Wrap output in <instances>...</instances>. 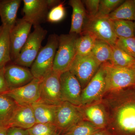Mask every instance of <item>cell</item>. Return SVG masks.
Returning <instances> with one entry per match:
<instances>
[{
	"mask_svg": "<svg viewBox=\"0 0 135 135\" xmlns=\"http://www.w3.org/2000/svg\"><path fill=\"white\" fill-rule=\"evenodd\" d=\"M96 40L95 37L89 33H81L76 40L77 55L84 56L91 54Z\"/></svg>",
	"mask_w": 135,
	"mask_h": 135,
	"instance_id": "cb8c5ba5",
	"label": "cell"
},
{
	"mask_svg": "<svg viewBox=\"0 0 135 135\" xmlns=\"http://www.w3.org/2000/svg\"><path fill=\"white\" fill-rule=\"evenodd\" d=\"M55 135H64L60 134H56Z\"/></svg>",
	"mask_w": 135,
	"mask_h": 135,
	"instance_id": "f35d334b",
	"label": "cell"
},
{
	"mask_svg": "<svg viewBox=\"0 0 135 135\" xmlns=\"http://www.w3.org/2000/svg\"><path fill=\"white\" fill-rule=\"evenodd\" d=\"M103 129L99 128L88 121L83 120L66 132L64 135H92Z\"/></svg>",
	"mask_w": 135,
	"mask_h": 135,
	"instance_id": "83f0119b",
	"label": "cell"
},
{
	"mask_svg": "<svg viewBox=\"0 0 135 135\" xmlns=\"http://www.w3.org/2000/svg\"><path fill=\"white\" fill-rule=\"evenodd\" d=\"M61 96L63 102H68L81 106L82 88L76 77L69 70L62 73L60 76Z\"/></svg>",
	"mask_w": 135,
	"mask_h": 135,
	"instance_id": "4fadbf2b",
	"label": "cell"
},
{
	"mask_svg": "<svg viewBox=\"0 0 135 135\" xmlns=\"http://www.w3.org/2000/svg\"><path fill=\"white\" fill-rule=\"evenodd\" d=\"M23 18L34 26L47 22L50 9L47 0H24Z\"/></svg>",
	"mask_w": 135,
	"mask_h": 135,
	"instance_id": "5bb4252c",
	"label": "cell"
},
{
	"mask_svg": "<svg viewBox=\"0 0 135 135\" xmlns=\"http://www.w3.org/2000/svg\"><path fill=\"white\" fill-rule=\"evenodd\" d=\"M19 55L13 63L26 68L31 67L41 49V44L46 38L47 31L41 25L34 26Z\"/></svg>",
	"mask_w": 135,
	"mask_h": 135,
	"instance_id": "5b68a950",
	"label": "cell"
},
{
	"mask_svg": "<svg viewBox=\"0 0 135 135\" xmlns=\"http://www.w3.org/2000/svg\"><path fill=\"white\" fill-rule=\"evenodd\" d=\"M47 1L49 7L50 9L61 2L60 1L58 0H47Z\"/></svg>",
	"mask_w": 135,
	"mask_h": 135,
	"instance_id": "d590c367",
	"label": "cell"
},
{
	"mask_svg": "<svg viewBox=\"0 0 135 135\" xmlns=\"http://www.w3.org/2000/svg\"><path fill=\"white\" fill-rule=\"evenodd\" d=\"M65 15L66 10L64 2H61L49 11L47 22L50 23H58L65 18Z\"/></svg>",
	"mask_w": 135,
	"mask_h": 135,
	"instance_id": "4dcf8cb0",
	"label": "cell"
},
{
	"mask_svg": "<svg viewBox=\"0 0 135 135\" xmlns=\"http://www.w3.org/2000/svg\"><path fill=\"white\" fill-rule=\"evenodd\" d=\"M134 1L135 3V0H134ZM134 24H135V22H134Z\"/></svg>",
	"mask_w": 135,
	"mask_h": 135,
	"instance_id": "ab89813d",
	"label": "cell"
},
{
	"mask_svg": "<svg viewBox=\"0 0 135 135\" xmlns=\"http://www.w3.org/2000/svg\"><path fill=\"white\" fill-rule=\"evenodd\" d=\"M84 120L80 106L63 102L57 105L55 124L60 134Z\"/></svg>",
	"mask_w": 135,
	"mask_h": 135,
	"instance_id": "ba28073f",
	"label": "cell"
},
{
	"mask_svg": "<svg viewBox=\"0 0 135 135\" xmlns=\"http://www.w3.org/2000/svg\"><path fill=\"white\" fill-rule=\"evenodd\" d=\"M112 20L135 21V3L134 1L127 0L121 4L108 16Z\"/></svg>",
	"mask_w": 135,
	"mask_h": 135,
	"instance_id": "603a6c76",
	"label": "cell"
},
{
	"mask_svg": "<svg viewBox=\"0 0 135 135\" xmlns=\"http://www.w3.org/2000/svg\"><path fill=\"white\" fill-rule=\"evenodd\" d=\"M4 69H0V94H4L9 90L5 79Z\"/></svg>",
	"mask_w": 135,
	"mask_h": 135,
	"instance_id": "836d02e7",
	"label": "cell"
},
{
	"mask_svg": "<svg viewBox=\"0 0 135 135\" xmlns=\"http://www.w3.org/2000/svg\"><path fill=\"white\" fill-rule=\"evenodd\" d=\"M32 25L22 18L16 23L10 32L11 58L12 62L17 58L30 34Z\"/></svg>",
	"mask_w": 135,
	"mask_h": 135,
	"instance_id": "7c38bea8",
	"label": "cell"
},
{
	"mask_svg": "<svg viewBox=\"0 0 135 135\" xmlns=\"http://www.w3.org/2000/svg\"><path fill=\"white\" fill-rule=\"evenodd\" d=\"M58 44V35L56 34L50 35L46 45L41 49L31 66L30 70L34 78L42 79L53 70Z\"/></svg>",
	"mask_w": 135,
	"mask_h": 135,
	"instance_id": "3957f363",
	"label": "cell"
},
{
	"mask_svg": "<svg viewBox=\"0 0 135 135\" xmlns=\"http://www.w3.org/2000/svg\"><path fill=\"white\" fill-rule=\"evenodd\" d=\"M124 1L122 0H100L96 17H108Z\"/></svg>",
	"mask_w": 135,
	"mask_h": 135,
	"instance_id": "f546056e",
	"label": "cell"
},
{
	"mask_svg": "<svg viewBox=\"0 0 135 135\" xmlns=\"http://www.w3.org/2000/svg\"><path fill=\"white\" fill-rule=\"evenodd\" d=\"M113 23L114 32L118 38L135 37L134 22L133 21L114 20Z\"/></svg>",
	"mask_w": 135,
	"mask_h": 135,
	"instance_id": "4316f807",
	"label": "cell"
},
{
	"mask_svg": "<svg viewBox=\"0 0 135 135\" xmlns=\"http://www.w3.org/2000/svg\"><path fill=\"white\" fill-rule=\"evenodd\" d=\"M83 32L89 33L97 40L105 42L111 46L116 45L118 38L114 29L113 21L108 16L87 18Z\"/></svg>",
	"mask_w": 135,
	"mask_h": 135,
	"instance_id": "8992f818",
	"label": "cell"
},
{
	"mask_svg": "<svg viewBox=\"0 0 135 135\" xmlns=\"http://www.w3.org/2000/svg\"><path fill=\"white\" fill-rule=\"evenodd\" d=\"M6 135H29L28 130L21 128L11 127L7 130Z\"/></svg>",
	"mask_w": 135,
	"mask_h": 135,
	"instance_id": "e575fe53",
	"label": "cell"
},
{
	"mask_svg": "<svg viewBox=\"0 0 135 135\" xmlns=\"http://www.w3.org/2000/svg\"><path fill=\"white\" fill-rule=\"evenodd\" d=\"M100 1V0L82 1L86 9L87 18L90 19L97 16L99 9Z\"/></svg>",
	"mask_w": 135,
	"mask_h": 135,
	"instance_id": "d6a6232c",
	"label": "cell"
},
{
	"mask_svg": "<svg viewBox=\"0 0 135 135\" xmlns=\"http://www.w3.org/2000/svg\"><path fill=\"white\" fill-rule=\"evenodd\" d=\"M11 29L0 25V69L5 68L11 62L10 32Z\"/></svg>",
	"mask_w": 135,
	"mask_h": 135,
	"instance_id": "44dd1931",
	"label": "cell"
},
{
	"mask_svg": "<svg viewBox=\"0 0 135 135\" xmlns=\"http://www.w3.org/2000/svg\"><path fill=\"white\" fill-rule=\"evenodd\" d=\"M36 123L32 105H17L7 128L17 127L28 129Z\"/></svg>",
	"mask_w": 135,
	"mask_h": 135,
	"instance_id": "e0dca14e",
	"label": "cell"
},
{
	"mask_svg": "<svg viewBox=\"0 0 135 135\" xmlns=\"http://www.w3.org/2000/svg\"><path fill=\"white\" fill-rule=\"evenodd\" d=\"M61 74L52 70L42 79L39 101L55 105H59L63 102L60 87Z\"/></svg>",
	"mask_w": 135,
	"mask_h": 135,
	"instance_id": "30bf717a",
	"label": "cell"
},
{
	"mask_svg": "<svg viewBox=\"0 0 135 135\" xmlns=\"http://www.w3.org/2000/svg\"><path fill=\"white\" fill-rule=\"evenodd\" d=\"M80 107L84 120L90 122L99 128H106L109 122V116L105 105L101 101Z\"/></svg>",
	"mask_w": 135,
	"mask_h": 135,
	"instance_id": "2e32d148",
	"label": "cell"
},
{
	"mask_svg": "<svg viewBox=\"0 0 135 135\" xmlns=\"http://www.w3.org/2000/svg\"><path fill=\"white\" fill-rule=\"evenodd\" d=\"M115 45L135 58V37L127 38H118Z\"/></svg>",
	"mask_w": 135,
	"mask_h": 135,
	"instance_id": "1f68e13d",
	"label": "cell"
},
{
	"mask_svg": "<svg viewBox=\"0 0 135 135\" xmlns=\"http://www.w3.org/2000/svg\"><path fill=\"white\" fill-rule=\"evenodd\" d=\"M27 130L29 135H55L59 134L57 128L53 123H36Z\"/></svg>",
	"mask_w": 135,
	"mask_h": 135,
	"instance_id": "f1b7e54d",
	"label": "cell"
},
{
	"mask_svg": "<svg viewBox=\"0 0 135 135\" xmlns=\"http://www.w3.org/2000/svg\"><path fill=\"white\" fill-rule=\"evenodd\" d=\"M101 65L91 54L84 56L77 55L69 70L76 77L83 89L92 79Z\"/></svg>",
	"mask_w": 135,
	"mask_h": 135,
	"instance_id": "52a82bcc",
	"label": "cell"
},
{
	"mask_svg": "<svg viewBox=\"0 0 135 135\" xmlns=\"http://www.w3.org/2000/svg\"><path fill=\"white\" fill-rule=\"evenodd\" d=\"M7 129V128L0 126V135H6Z\"/></svg>",
	"mask_w": 135,
	"mask_h": 135,
	"instance_id": "74e56055",
	"label": "cell"
},
{
	"mask_svg": "<svg viewBox=\"0 0 135 135\" xmlns=\"http://www.w3.org/2000/svg\"><path fill=\"white\" fill-rule=\"evenodd\" d=\"M42 79L34 78L28 84L9 90L4 93L20 105H32L40 98L41 85Z\"/></svg>",
	"mask_w": 135,
	"mask_h": 135,
	"instance_id": "8fae6325",
	"label": "cell"
},
{
	"mask_svg": "<svg viewBox=\"0 0 135 135\" xmlns=\"http://www.w3.org/2000/svg\"><path fill=\"white\" fill-rule=\"evenodd\" d=\"M36 123L55 124L57 105L38 101L32 105Z\"/></svg>",
	"mask_w": 135,
	"mask_h": 135,
	"instance_id": "ffe728a7",
	"label": "cell"
},
{
	"mask_svg": "<svg viewBox=\"0 0 135 135\" xmlns=\"http://www.w3.org/2000/svg\"><path fill=\"white\" fill-rule=\"evenodd\" d=\"M91 54L102 64L110 61L112 56V47L105 42L97 40Z\"/></svg>",
	"mask_w": 135,
	"mask_h": 135,
	"instance_id": "d4e9b609",
	"label": "cell"
},
{
	"mask_svg": "<svg viewBox=\"0 0 135 135\" xmlns=\"http://www.w3.org/2000/svg\"><path fill=\"white\" fill-rule=\"evenodd\" d=\"M68 4L73 9L70 33L80 35L87 19L84 5L80 0H70Z\"/></svg>",
	"mask_w": 135,
	"mask_h": 135,
	"instance_id": "d6986e66",
	"label": "cell"
},
{
	"mask_svg": "<svg viewBox=\"0 0 135 135\" xmlns=\"http://www.w3.org/2000/svg\"><path fill=\"white\" fill-rule=\"evenodd\" d=\"M78 35L62 34L59 36L58 49L54 59L53 70L62 73L68 71L77 55L76 42Z\"/></svg>",
	"mask_w": 135,
	"mask_h": 135,
	"instance_id": "277c9868",
	"label": "cell"
},
{
	"mask_svg": "<svg viewBox=\"0 0 135 135\" xmlns=\"http://www.w3.org/2000/svg\"><path fill=\"white\" fill-rule=\"evenodd\" d=\"M112 56L109 61L113 65L122 67H128L135 64V58L128 55L116 45L111 46Z\"/></svg>",
	"mask_w": 135,
	"mask_h": 135,
	"instance_id": "484cf974",
	"label": "cell"
},
{
	"mask_svg": "<svg viewBox=\"0 0 135 135\" xmlns=\"http://www.w3.org/2000/svg\"><path fill=\"white\" fill-rule=\"evenodd\" d=\"M4 74L9 90L24 86L34 78L31 70L27 68L16 64L12 61L5 66Z\"/></svg>",
	"mask_w": 135,
	"mask_h": 135,
	"instance_id": "9a60e30c",
	"label": "cell"
},
{
	"mask_svg": "<svg viewBox=\"0 0 135 135\" xmlns=\"http://www.w3.org/2000/svg\"><path fill=\"white\" fill-rule=\"evenodd\" d=\"M17 104L7 95L0 94V126L7 128Z\"/></svg>",
	"mask_w": 135,
	"mask_h": 135,
	"instance_id": "7402d4cb",
	"label": "cell"
},
{
	"mask_svg": "<svg viewBox=\"0 0 135 135\" xmlns=\"http://www.w3.org/2000/svg\"><path fill=\"white\" fill-rule=\"evenodd\" d=\"M112 92V120L114 129L123 135H135V87Z\"/></svg>",
	"mask_w": 135,
	"mask_h": 135,
	"instance_id": "6da1fadb",
	"label": "cell"
},
{
	"mask_svg": "<svg viewBox=\"0 0 135 135\" xmlns=\"http://www.w3.org/2000/svg\"><path fill=\"white\" fill-rule=\"evenodd\" d=\"M92 135H113L106 128L103 129Z\"/></svg>",
	"mask_w": 135,
	"mask_h": 135,
	"instance_id": "8d00e7d4",
	"label": "cell"
},
{
	"mask_svg": "<svg viewBox=\"0 0 135 135\" xmlns=\"http://www.w3.org/2000/svg\"><path fill=\"white\" fill-rule=\"evenodd\" d=\"M21 0H0V17L2 25L11 29L16 23Z\"/></svg>",
	"mask_w": 135,
	"mask_h": 135,
	"instance_id": "ac0fdd59",
	"label": "cell"
},
{
	"mask_svg": "<svg viewBox=\"0 0 135 135\" xmlns=\"http://www.w3.org/2000/svg\"><path fill=\"white\" fill-rule=\"evenodd\" d=\"M105 71V94L135 87V64L128 67L103 64Z\"/></svg>",
	"mask_w": 135,
	"mask_h": 135,
	"instance_id": "7a4b0ae2",
	"label": "cell"
},
{
	"mask_svg": "<svg viewBox=\"0 0 135 135\" xmlns=\"http://www.w3.org/2000/svg\"><path fill=\"white\" fill-rule=\"evenodd\" d=\"M105 71L102 64L88 84L82 90L81 106L102 101L105 95Z\"/></svg>",
	"mask_w": 135,
	"mask_h": 135,
	"instance_id": "9c48e42d",
	"label": "cell"
}]
</instances>
